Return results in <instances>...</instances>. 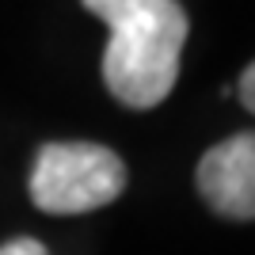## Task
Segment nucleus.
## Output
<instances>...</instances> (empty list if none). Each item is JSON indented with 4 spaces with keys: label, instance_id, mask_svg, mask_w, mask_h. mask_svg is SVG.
<instances>
[{
    "label": "nucleus",
    "instance_id": "obj_2",
    "mask_svg": "<svg viewBox=\"0 0 255 255\" xmlns=\"http://www.w3.org/2000/svg\"><path fill=\"white\" fill-rule=\"evenodd\" d=\"M126 191V164L107 145L53 141L31 168V202L42 213H88Z\"/></svg>",
    "mask_w": 255,
    "mask_h": 255
},
{
    "label": "nucleus",
    "instance_id": "obj_3",
    "mask_svg": "<svg viewBox=\"0 0 255 255\" xmlns=\"http://www.w3.org/2000/svg\"><path fill=\"white\" fill-rule=\"evenodd\" d=\"M194 183L213 213L255 221V133H236L213 145L198 160Z\"/></svg>",
    "mask_w": 255,
    "mask_h": 255
},
{
    "label": "nucleus",
    "instance_id": "obj_5",
    "mask_svg": "<svg viewBox=\"0 0 255 255\" xmlns=\"http://www.w3.org/2000/svg\"><path fill=\"white\" fill-rule=\"evenodd\" d=\"M0 255H46V248L31 236H19V240H8V244H0Z\"/></svg>",
    "mask_w": 255,
    "mask_h": 255
},
{
    "label": "nucleus",
    "instance_id": "obj_1",
    "mask_svg": "<svg viewBox=\"0 0 255 255\" xmlns=\"http://www.w3.org/2000/svg\"><path fill=\"white\" fill-rule=\"evenodd\" d=\"M187 11L179 0H141L111 27L103 50V84L118 103L149 111L171 96L187 42Z\"/></svg>",
    "mask_w": 255,
    "mask_h": 255
},
{
    "label": "nucleus",
    "instance_id": "obj_6",
    "mask_svg": "<svg viewBox=\"0 0 255 255\" xmlns=\"http://www.w3.org/2000/svg\"><path fill=\"white\" fill-rule=\"evenodd\" d=\"M240 99H244V107L255 115V61L244 69V76H240Z\"/></svg>",
    "mask_w": 255,
    "mask_h": 255
},
{
    "label": "nucleus",
    "instance_id": "obj_4",
    "mask_svg": "<svg viewBox=\"0 0 255 255\" xmlns=\"http://www.w3.org/2000/svg\"><path fill=\"white\" fill-rule=\"evenodd\" d=\"M92 15H99V19L107 23V27H115V23H122L129 15V11L137 8L141 0H80Z\"/></svg>",
    "mask_w": 255,
    "mask_h": 255
}]
</instances>
